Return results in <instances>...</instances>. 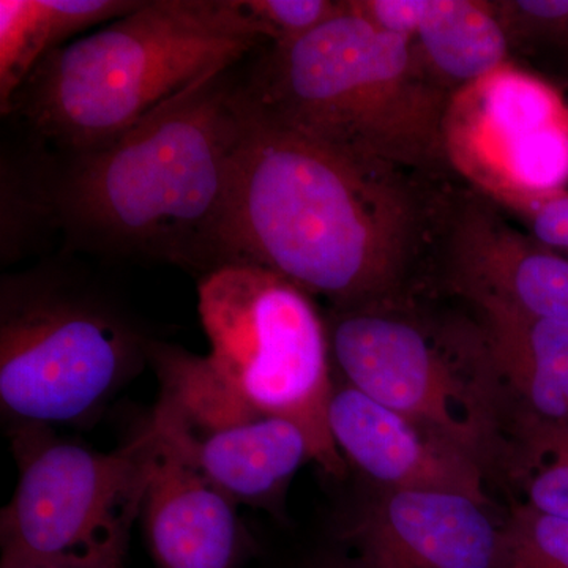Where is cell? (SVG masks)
Masks as SVG:
<instances>
[{"mask_svg":"<svg viewBox=\"0 0 568 568\" xmlns=\"http://www.w3.org/2000/svg\"><path fill=\"white\" fill-rule=\"evenodd\" d=\"M241 65L190 89L104 148L55 152V219L69 248L178 265L200 278L226 264L245 118Z\"/></svg>","mask_w":568,"mask_h":568,"instance_id":"1","label":"cell"},{"mask_svg":"<svg viewBox=\"0 0 568 568\" xmlns=\"http://www.w3.org/2000/svg\"><path fill=\"white\" fill-rule=\"evenodd\" d=\"M244 95L226 264L267 268L335 308L386 295L414 231L413 205L395 170L294 132Z\"/></svg>","mask_w":568,"mask_h":568,"instance_id":"2","label":"cell"},{"mask_svg":"<svg viewBox=\"0 0 568 568\" xmlns=\"http://www.w3.org/2000/svg\"><path fill=\"white\" fill-rule=\"evenodd\" d=\"M267 43L244 0H142L43 59L9 118L55 152L95 151Z\"/></svg>","mask_w":568,"mask_h":568,"instance_id":"3","label":"cell"},{"mask_svg":"<svg viewBox=\"0 0 568 568\" xmlns=\"http://www.w3.org/2000/svg\"><path fill=\"white\" fill-rule=\"evenodd\" d=\"M241 71L257 110L335 151L392 170L446 159L448 95L414 40L381 32L349 2L301 40L264 44Z\"/></svg>","mask_w":568,"mask_h":568,"instance_id":"4","label":"cell"},{"mask_svg":"<svg viewBox=\"0 0 568 568\" xmlns=\"http://www.w3.org/2000/svg\"><path fill=\"white\" fill-rule=\"evenodd\" d=\"M121 310L63 268L0 282V405L13 425H82L149 362Z\"/></svg>","mask_w":568,"mask_h":568,"instance_id":"5","label":"cell"},{"mask_svg":"<svg viewBox=\"0 0 568 568\" xmlns=\"http://www.w3.org/2000/svg\"><path fill=\"white\" fill-rule=\"evenodd\" d=\"M9 437L18 484L0 515V568H125L162 444L152 417L110 452L50 426L13 425Z\"/></svg>","mask_w":568,"mask_h":568,"instance_id":"6","label":"cell"},{"mask_svg":"<svg viewBox=\"0 0 568 568\" xmlns=\"http://www.w3.org/2000/svg\"><path fill=\"white\" fill-rule=\"evenodd\" d=\"M197 313L216 375L245 405L304 429L315 463L346 474L328 429L334 394L327 325L312 295L253 264H224L197 283Z\"/></svg>","mask_w":568,"mask_h":568,"instance_id":"7","label":"cell"},{"mask_svg":"<svg viewBox=\"0 0 568 568\" xmlns=\"http://www.w3.org/2000/svg\"><path fill=\"white\" fill-rule=\"evenodd\" d=\"M327 325L343 383L481 463L506 392L484 332L462 345L372 304L335 308Z\"/></svg>","mask_w":568,"mask_h":568,"instance_id":"8","label":"cell"},{"mask_svg":"<svg viewBox=\"0 0 568 568\" xmlns=\"http://www.w3.org/2000/svg\"><path fill=\"white\" fill-rule=\"evenodd\" d=\"M443 142L455 170L510 211L567 190L568 104L510 62L448 95Z\"/></svg>","mask_w":568,"mask_h":568,"instance_id":"9","label":"cell"},{"mask_svg":"<svg viewBox=\"0 0 568 568\" xmlns=\"http://www.w3.org/2000/svg\"><path fill=\"white\" fill-rule=\"evenodd\" d=\"M485 504L440 491H390L343 532L355 568H491L499 526Z\"/></svg>","mask_w":568,"mask_h":568,"instance_id":"10","label":"cell"},{"mask_svg":"<svg viewBox=\"0 0 568 568\" xmlns=\"http://www.w3.org/2000/svg\"><path fill=\"white\" fill-rule=\"evenodd\" d=\"M328 429L346 465L390 491H440L488 504L481 463L346 383H335Z\"/></svg>","mask_w":568,"mask_h":568,"instance_id":"11","label":"cell"},{"mask_svg":"<svg viewBox=\"0 0 568 568\" xmlns=\"http://www.w3.org/2000/svg\"><path fill=\"white\" fill-rule=\"evenodd\" d=\"M140 521L156 568H241L254 552L237 504L163 439Z\"/></svg>","mask_w":568,"mask_h":568,"instance_id":"12","label":"cell"},{"mask_svg":"<svg viewBox=\"0 0 568 568\" xmlns=\"http://www.w3.org/2000/svg\"><path fill=\"white\" fill-rule=\"evenodd\" d=\"M152 420L164 444L237 506H274L298 469L315 462L308 436L287 418L250 414L205 429L156 413Z\"/></svg>","mask_w":568,"mask_h":568,"instance_id":"13","label":"cell"},{"mask_svg":"<svg viewBox=\"0 0 568 568\" xmlns=\"http://www.w3.org/2000/svg\"><path fill=\"white\" fill-rule=\"evenodd\" d=\"M454 278L474 304L568 324V257L511 230L484 209L463 216L454 241Z\"/></svg>","mask_w":568,"mask_h":568,"instance_id":"14","label":"cell"},{"mask_svg":"<svg viewBox=\"0 0 568 568\" xmlns=\"http://www.w3.org/2000/svg\"><path fill=\"white\" fill-rule=\"evenodd\" d=\"M493 364L526 416L568 424V324L478 302Z\"/></svg>","mask_w":568,"mask_h":568,"instance_id":"15","label":"cell"},{"mask_svg":"<svg viewBox=\"0 0 568 568\" xmlns=\"http://www.w3.org/2000/svg\"><path fill=\"white\" fill-rule=\"evenodd\" d=\"M142 0H0V111L51 52L125 17Z\"/></svg>","mask_w":568,"mask_h":568,"instance_id":"16","label":"cell"},{"mask_svg":"<svg viewBox=\"0 0 568 568\" xmlns=\"http://www.w3.org/2000/svg\"><path fill=\"white\" fill-rule=\"evenodd\" d=\"M508 41L495 3L428 0L414 43L436 84H454L458 91L506 65Z\"/></svg>","mask_w":568,"mask_h":568,"instance_id":"17","label":"cell"},{"mask_svg":"<svg viewBox=\"0 0 568 568\" xmlns=\"http://www.w3.org/2000/svg\"><path fill=\"white\" fill-rule=\"evenodd\" d=\"M17 151L2 153V223L0 257L21 261L43 248L59 233L54 209V149L24 130Z\"/></svg>","mask_w":568,"mask_h":568,"instance_id":"18","label":"cell"},{"mask_svg":"<svg viewBox=\"0 0 568 568\" xmlns=\"http://www.w3.org/2000/svg\"><path fill=\"white\" fill-rule=\"evenodd\" d=\"M521 474L528 506L568 519V424L521 422Z\"/></svg>","mask_w":568,"mask_h":568,"instance_id":"19","label":"cell"},{"mask_svg":"<svg viewBox=\"0 0 568 568\" xmlns=\"http://www.w3.org/2000/svg\"><path fill=\"white\" fill-rule=\"evenodd\" d=\"M491 568H568V519L515 508L499 526Z\"/></svg>","mask_w":568,"mask_h":568,"instance_id":"20","label":"cell"},{"mask_svg":"<svg viewBox=\"0 0 568 568\" xmlns=\"http://www.w3.org/2000/svg\"><path fill=\"white\" fill-rule=\"evenodd\" d=\"M246 10L267 32L268 43L301 40L331 21L345 2L332 0H244Z\"/></svg>","mask_w":568,"mask_h":568,"instance_id":"21","label":"cell"},{"mask_svg":"<svg viewBox=\"0 0 568 568\" xmlns=\"http://www.w3.org/2000/svg\"><path fill=\"white\" fill-rule=\"evenodd\" d=\"M495 6L508 39L568 47V0H508Z\"/></svg>","mask_w":568,"mask_h":568,"instance_id":"22","label":"cell"},{"mask_svg":"<svg viewBox=\"0 0 568 568\" xmlns=\"http://www.w3.org/2000/svg\"><path fill=\"white\" fill-rule=\"evenodd\" d=\"M528 223L532 239L568 257V192L551 194L511 209Z\"/></svg>","mask_w":568,"mask_h":568,"instance_id":"23","label":"cell"},{"mask_svg":"<svg viewBox=\"0 0 568 568\" xmlns=\"http://www.w3.org/2000/svg\"><path fill=\"white\" fill-rule=\"evenodd\" d=\"M349 6L381 32L416 40L428 0H351Z\"/></svg>","mask_w":568,"mask_h":568,"instance_id":"24","label":"cell"},{"mask_svg":"<svg viewBox=\"0 0 568 568\" xmlns=\"http://www.w3.org/2000/svg\"><path fill=\"white\" fill-rule=\"evenodd\" d=\"M308 568H355V566L349 556L343 549H338V551L320 556L315 562L310 564Z\"/></svg>","mask_w":568,"mask_h":568,"instance_id":"25","label":"cell"},{"mask_svg":"<svg viewBox=\"0 0 568 568\" xmlns=\"http://www.w3.org/2000/svg\"><path fill=\"white\" fill-rule=\"evenodd\" d=\"M10 568H71V567H61V566H18V567H10Z\"/></svg>","mask_w":568,"mask_h":568,"instance_id":"26","label":"cell"}]
</instances>
